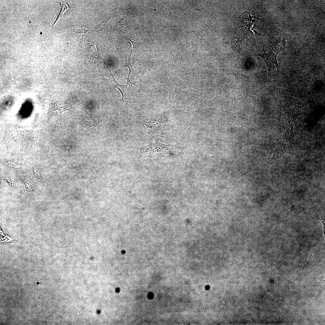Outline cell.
I'll use <instances>...</instances> for the list:
<instances>
[{"label":"cell","instance_id":"cell-5","mask_svg":"<svg viewBox=\"0 0 325 325\" xmlns=\"http://www.w3.org/2000/svg\"><path fill=\"white\" fill-rule=\"evenodd\" d=\"M274 45V49L273 50L277 54H278L280 51L286 49L287 47V42L285 37L278 39Z\"/></svg>","mask_w":325,"mask_h":325},{"label":"cell","instance_id":"cell-6","mask_svg":"<svg viewBox=\"0 0 325 325\" xmlns=\"http://www.w3.org/2000/svg\"><path fill=\"white\" fill-rule=\"evenodd\" d=\"M90 53L94 59L100 61L101 62L106 64L105 61L103 59L98 52L97 47L94 44L90 45Z\"/></svg>","mask_w":325,"mask_h":325},{"label":"cell","instance_id":"cell-9","mask_svg":"<svg viewBox=\"0 0 325 325\" xmlns=\"http://www.w3.org/2000/svg\"><path fill=\"white\" fill-rule=\"evenodd\" d=\"M61 4L62 5V8L61 10L60 13L58 15L57 19L55 20V21L54 22L53 24L52 25V27L54 26L56 22L62 16L64 13L69 9V7L68 5L65 3H63L62 2H61Z\"/></svg>","mask_w":325,"mask_h":325},{"label":"cell","instance_id":"cell-1","mask_svg":"<svg viewBox=\"0 0 325 325\" xmlns=\"http://www.w3.org/2000/svg\"><path fill=\"white\" fill-rule=\"evenodd\" d=\"M265 61L268 67V76L271 78H276L279 75L280 66L277 60V55L270 49H265L264 53L258 55Z\"/></svg>","mask_w":325,"mask_h":325},{"label":"cell","instance_id":"cell-4","mask_svg":"<svg viewBox=\"0 0 325 325\" xmlns=\"http://www.w3.org/2000/svg\"><path fill=\"white\" fill-rule=\"evenodd\" d=\"M109 79L111 83V84L116 88H118L121 92L122 96V102L125 104H128L131 102V97L129 94V90L132 88L128 85L126 84L125 85H121L117 83L114 79V77L113 78V79L112 80L110 77L108 76Z\"/></svg>","mask_w":325,"mask_h":325},{"label":"cell","instance_id":"cell-3","mask_svg":"<svg viewBox=\"0 0 325 325\" xmlns=\"http://www.w3.org/2000/svg\"><path fill=\"white\" fill-rule=\"evenodd\" d=\"M72 106L71 104L64 101H59L51 103L49 104L48 113L53 111L57 110L59 112L60 114L57 118L54 127L55 131L56 134V126L59 117L63 112L66 111H71Z\"/></svg>","mask_w":325,"mask_h":325},{"label":"cell","instance_id":"cell-8","mask_svg":"<svg viewBox=\"0 0 325 325\" xmlns=\"http://www.w3.org/2000/svg\"><path fill=\"white\" fill-rule=\"evenodd\" d=\"M89 30L84 28L73 29V32L76 36L79 39L82 40L85 34Z\"/></svg>","mask_w":325,"mask_h":325},{"label":"cell","instance_id":"cell-2","mask_svg":"<svg viewBox=\"0 0 325 325\" xmlns=\"http://www.w3.org/2000/svg\"><path fill=\"white\" fill-rule=\"evenodd\" d=\"M293 152L292 143L288 142L283 138L278 144L272 157L268 163L269 164L277 165L283 155L288 153L293 156Z\"/></svg>","mask_w":325,"mask_h":325},{"label":"cell","instance_id":"cell-7","mask_svg":"<svg viewBox=\"0 0 325 325\" xmlns=\"http://www.w3.org/2000/svg\"><path fill=\"white\" fill-rule=\"evenodd\" d=\"M245 42L244 40H241L237 38H234L231 41L232 47L237 51H239L242 49Z\"/></svg>","mask_w":325,"mask_h":325}]
</instances>
